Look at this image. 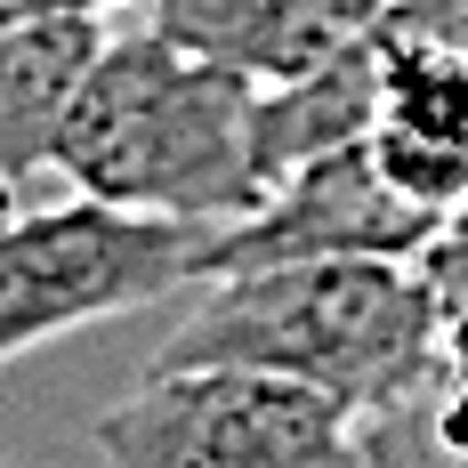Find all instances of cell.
<instances>
[{
  "label": "cell",
  "mask_w": 468,
  "mask_h": 468,
  "mask_svg": "<svg viewBox=\"0 0 468 468\" xmlns=\"http://www.w3.org/2000/svg\"><path fill=\"white\" fill-rule=\"evenodd\" d=\"M372 113H379V48H372V33H364V41H347L339 57H324L315 73H291V81H267V90H259V113H250L259 178L275 186L299 162L364 138Z\"/></svg>",
  "instance_id": "ba28073f"
},
{
  "label": "cell",
  "mask_w": 468,
  "mask_h": 468,
  "mask_svg": "<svg viewBox=\"0 0 468 468\" xmlns=\"http://www.w3.org/2000/svg\"><path fill=\"white\" fill-rule=\"evenodd\" d=\"M388 16L396 25H412V33H428V41L461 48L468 57V0H388Z\"/></svg>",
  "instance_id": "30bf717a"
},
{
  "label": "cell",
  "mask_w": 468,
  "mask_h": 468,
  "mask_svg": "<svg viewBox=\"0 0 468 468\" xmlns=\"http://www.w3.org/2000/svg\"><path fill=\"white\" fill-rule=\"evenodd\" d=\"M436 282L420 259H275L202 275L154 364H250L339 396L356 420L404 404L436 364Z\"/></svg>",
  "instance_id": "7a4b0ae2"
},
{
  "label": "cell",
  "mask_w": 468,
  "mask_h": 468,
  "mask_svg": "<svg viewBox=\"0 0 468 468\" xmlns=\"http://www.w3.org/2000/svg\"><path fill=\"white\" fill-rule=\"evenodd\" d=\"M250 113H259V81L178 48L162 25L105 33L57 122L48 170H65L73 194L113 210L227 227L267 202Z\"/></svg>",
  "instance_id": "6da1fadb"
},
{
  "label": "cell",
  "mask_w": 468,
  "mask_h": 468,
  "mask_svg": "<svg viewBox=\"0 0 468 468\" xmlns=\"http://www.w3.org/2000/svg\"><path fill=\"white\" fill-rule=\"evenodd\" d=\"M105 25L97 16H8L0 25V194L48 170L57 122L90 73Z\"/></svg>",
  "instance_id": "52a82bcc"
},
{
  "label": "cell",
  "mask_w": 468,
  "mask_h": 468,
  "mask_svg": "<svg viewBox=\"0 0 468 468\" xmlns=\"http://www.w3.org/2000/svg\"><path fill=\"white\" fill-rule=\"evenodd\" d=\"M218 227L154 218L113 202H48L0 218V364L33 356L41 339L113 324L170 291H202Z\"/></svg>",
  "instance_id": "277c9868"
},
{
  "label": "cell",
  "mask_w": 468,
  "mask_h": 468,
  "mask_svg": "<svg viewBox=\"0 0 468 468\" xmlns=\"http://www.w3.org/2000/svg\"><path fill=\"white\" fill-rule=\"evenodd\" d=\"M90 436L105 468H372L339 396L250 364H154Z\"/></svg>",
  "instance_id": "3957f363"
},
{
  "label": "cell",
  "mask_w": 468,
  "mask_h": 468,
  "mask_svg": "<svg viewBox=\"0 0 468 468\" xmlns=\"http://www.w3.org/2000/svg\"><path fill=\"white\" fill-rule=\"evenodd\" d=\"M105 8H130V0H0V25L8 16H105Z\"/></svg>",
  "instance_id": "8fae6325"
},
{
  "label": "cell",
  "mask_w": 468,
  "mask_h": 468,
  "mask_svg": "<svg viewBox=\"0 0 468 468\" xmlns=\"http://www.w3.org/2000/svg\"><path fill=\"white\" fill-rule=\"evenodd\" d=\"M436 210H420L412 194L388 186V170L372 162V145L347 138L299 162L291 178L267 186L259 210H242L210 242V275L227 267H275V259H420L436 242Z\"/></svg>",
  "instance_id": "5b68a950"
},
{
  "label": "cell",
  "mask_w": 468,
  "mask_h": 468,
  "mask_svg": "<svg viewBox=\"0 0 468 468\" xmlns=\"http://www.w3.org/2000/svg\"><path fill=\"white\" fill-rule=\"evenodd\" d=\"M0 468H8V461H0Z\"/></svg>",
  "instance_id": "7c38bea8"
},
{
  "label": "cell",
  "mask_w": 468,
  "mask_h": 468,
  "mask_svg": "<svg viewBox=\"0 0 468 468\" xmlns=\"http://www.w3.org/2000/svg\"><path fill=\"white\" fill-rule=\"evenodd\" d=\"M436 364L428 379L364 420L372 468H468V299H436Z\"/></svg>",
  "instance_id": "9c48e42d"
},
{
  "label": "cell",
  "mask_w": 468,
  "mask_h": 468,
  "mask_svg": "<svg viewBox=\"0 0 468 468\" xmlns=\"http://www.w3.org/2000/svg\"><path fill=\"white\" fill-rule=\"evenodd\" d=\"M145 8L178 48L267 90V81L315 73L324 57L364 41L388 0H145Z\"/></svg>",
  "instance_id": "8992f818"
}]
</instances>
